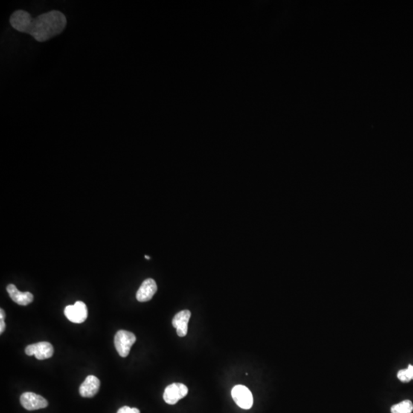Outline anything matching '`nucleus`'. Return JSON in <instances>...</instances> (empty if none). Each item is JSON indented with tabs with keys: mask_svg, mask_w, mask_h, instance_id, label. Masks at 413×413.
<instances>
[{
	"mask_svg": "<svg viewBox=\"0 0 413 413\" xmlns=\"http://www.w3.org/2000/svg\"><path fill=\"white\" fill-rule=\"evenodd\" d=\"M408 371H409L410 375H411V379H413V366L412 365H408Z\"/></svg>",
	"mask_w": 413,
	"mask_h": 413,
	"instance_id": "16",
	"label": "nucleus"
},
{
	"mask_svg": "<svg viewBox=\"0 0 413 413\" xmlns=\"http://www.w3.org/2000/svg\"><path fill=\"white\" fill-rule=\"evenodd\" d=\"M10 22L17 31L31 35L37 42H44L64 31L67 19L59 10H51L33 18L28 12L19 10L11 15Z\"/></svg>",
	"mask_w": 413,
	"mask_h": 413,
	"instance_id": "1",
	"label": "nucleus"
},
{
	"mask_svg": "<svg viewBox=\"0 0 413 413\" xmlns=\"http://www.w3.org/2000/svg\"><path fill=\"white\" fill-rule=\"evenodd\" d=\"M398 379L403 382H409L411 379V375L408 369L399 370L397 373Z\"/></svg>",
	"mask_w": 413,
	"mask_h": 413,
	"instance_id": "13",
	"label": "nucleus"
},
{
	"mask_svg": "<svg viewBox=\"0 0 413 413\" xmlns=\"http://www.w3.org/2000/svg\"><path fill=\"white\" fill-rule=\"evenodd\" d=\"M231 395L236 404L243 409H250L254 405L252 393L245 386H235L232 389Z\"/></svg>",
	"mask_w": 413,
	"mask_h": 413,
	"instance_id": "3",
	"label": "nucleus"
},
{
	"mask_svg": "<svg viewBox=\"0 0 413 413\" xmlns=\"http://www.w3.org/2000/svg\"><path fill=\"white\" fill-rule=\"evenodd\" d=\"M65 315L71 322L80 324L85 322L88 318V308L83 301H76L74 305L65 308Z\"/></svg>",
	"mask_w": 413,
	"mask_h": 413,
	"instance_id": "4",
	"label": "nucleus"
},
{
	"mask_svg": "<svg viewBox=\"0 0 413 413\" xmlns=\"http://www.w3.org/2000/svg\"><path fill=\"white\" fill-rule=\"evenodd\" d=\"M100 381L97 376L90 375L80 385L79 392L80 396L85 398H91L95 396L100 390Z\"/></svg>",
	"mask_w": 413,
	"mask_h": 413,
	"instance_id": "9",
	"label": "nucleus"
},
{
	"mask_svg": "<svg viewBox=\"0 0 413 413\" xmlns=\"http://www.w3.org/2000/svg\"><path fill=\"white\" fill-rule=\"evenodd\" d=\"M157 285L155 280L147 279L142 283L139 290L137 291L136 299L140 302L149 301L157 292Z\"/></svg>",
	"mask_w": 413,
	"mask_h": 413,
	"instance_id": "10",
	"label": "nucleus"
},
{
	"mask_svg": "<svg viewBox=\"0 0 413 413\" xmlns=\"http://www.w3.org/2000/svg\"><path fill=\"white\" fill-rule=\"evenodd\" d=\"M20 402L22 406L29 411L46 408L48 405V401L45 398L32 392H26L22 394Z\"/></svg>",
	"mask_w": 413,
	"mask_h": 413,
	"instance_id": "7",
	"label": "nucleus"
},
{
	"mask_svg": "<svg viewBox=\"0 0 413 413\" xmlns=\"http://www.w3.org/2000/svg\"><path fill=\"white\" fill-rule=\"evenodd\" d=\"M413 411V404L410 400L402 401L391 407L392 413H411Z\"/></svg>",
	"mask_w": 413,
	"mask_h": 413,
	"instance_id": "12",
	"label": "nucleus"
},
{
	"mask_svg": "<svg viewBox=\"0 0 413 413\" xmlns=\"http://www.w3.org/2000/svg\"><path fill=\"white\" fill-rule=\"evenodd\" d=\"M7 292L13 301L19 306H28L30 303L33 302L34 300V296L30 292H20L16 286L13 284L9 285L7 286Z\"/></svg>",
	"mask_w": 413,
	"mask_h": 413,
	"instance_id": "11",
	"label": "nucleus"
},
{
	"mask_svg": "<svg viewBox=\"0 0 413 413\" xmlns=\"http://www.w3.org/2000/svg\"><path fill=\"white\" fill-rule=\"evenodd\" d=\"M5 319H0V334H3L6 329Z\"/></svg>",
	"mask_w": 413,
	"mask_h": 413,
	"instance_id": "15",
	"label": "nucleus"
},
{
	"mask_svg": "<svg viewBox=\"0 0 413 413\" xmlns=\"http://www.w3.org/2000/svg\"><path fill=\"white\" fill-rule=\"evenodd\" d=\"M190 311L183 310L177 313L172 319V325L177 330V335L179 337H184L187 334L188 321L190 320Z\"/></svg>",
	"mask_w": 413,
	"mask_h": 413,
	"instance_id": "8",
	"label": "nucleus"
},
{
	"mask_svg": "<svg viewBox=\"0 0 413 413\" xmlns=\"http://www.w3.org/2000/svg\"><path fill=\"white\" fill-rule=\"evenodd\" d=\"M25 353L28 356H33L34 355L38 360L48 359L51 357L54 353V347L52 344L46 341L36 343V344H30L27 346L25 348Z\"/></svg>",
	"mask_w": 413,
	"mask_h": 413,
	"instance_id": "6",
	"label": "nucleus"
},
{
	"mask_svg": "<svg viewBox=\"0 0 413 413\" xmlns=\"http://www.w3.org/2000/svg\"><path fill=\"white\" fill-rule=\"evenodd\" d=\"M187 393H188V389L185 385L175 382L166 387L164 394H163V399L166 403L169 404V405H175L180 399L185 397Z\"/></svg>",
	"mask_w": 413,
	"mask_h": 413,
	"instance_id": "5",
	"label": "nucleus"
},
{
	"mask_svg": "<svg viewBox=\"0 0 413 413\" xmlns=\"http://www.w3.org/2000/svg\"><path fill=\"white\" fill-rule=\"evenodd\" d=\"M136 341L135 335L128 331L120 330L114 338L116 350L122 357H126L130 352L131 347Z\"/></svg>",
	"mask_w": 413,
	"mask_h": 413,
	"instance_id": "2",
	"label": "nucleus"
},
{
	"mask_svg": "<svg viewBox=\"0 0 413 413\" xmlns=\"http://www.w3.org/2000/svg\"><path fill=\"white\" fill-rule=\"evenodd\" d=\"M145 257H146V259H148V260H149V259H150V257H148V256H145Z\"/></svg>",
	"mask_w": 413,
	"mask_h": 413,
	"instance_id": "17",
	"label": "nucleus"
},
{
	"mask_svg": "<svg viewBox=\"0 0 413 413\" xmlns=\"http://www.w3.org/2000/svg\"><path fill=\"white\" fill-rule=\"evenodd\" d=\"M117 413H140V410L136 408H130L129 406H123L118 410Z\"/></svg>",
	"mask_w": 413,
	"mask_h": 413,
	"instance_id": "14",
	"label": "nucleus"
}]
</instances>
